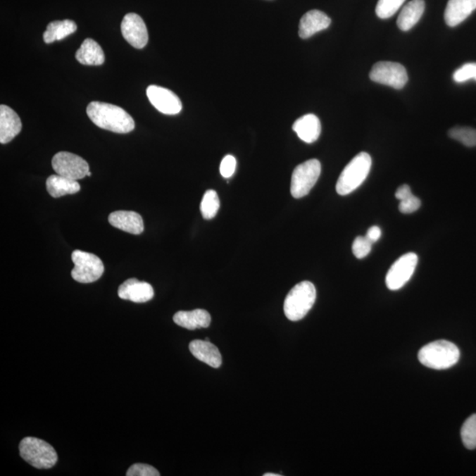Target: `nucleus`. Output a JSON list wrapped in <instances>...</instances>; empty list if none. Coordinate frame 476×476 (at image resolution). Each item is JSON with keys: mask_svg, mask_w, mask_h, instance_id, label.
Wrapping results in <instances>:
<instances>
[{"mask_svg": "<svg viewBox=\"0 0 476 476\" xmlns=\"http://www.w3.org/2000/svg\"><path fill=\"white\" fill-rule=\"evenodd\" d=\"M87 114L94 125L104 130L128 134L135 128L134 118L117 105L92 101L87 108Z\"/></svg>", "mask_w": 476, "mask_h": 476, "instance_id": "obj_1", "label": "nucleus"}, {"mask_svg": "<svg viewBox=\"0 0 476 476\" xmlns=\"http://www.w3.org/2000/svg\"><path fill=\"white\" fill-rule=\"evenodd\" d=\"M461 353L453 342L440 339L422 346L418 359L422 365L433 370H446L456 365Z\"/></svg>", "mask_w": 476, "mask_h": 476, "instance_id": "obj_2", "label": "nucleus"}, {"mask_svg": "<svg viewBox=\"0 0 476 476\" xmlns=\"http://www.w3.org/2000/svg\"><path fill=\"white\" fill-rule=\"evenodd\" d=\"M372 160L368 153L362 152L350 161L336 184V191L342 196L356 191L366 180L372 169Z\"/></svg>", "mask_w": 476, "mask_h": 476, "instance_id": "obj_3", "label": "nucleus"}, {"mask_svg": "<svg viewBox=\"0 0 476 476\" xmlns=\"http://www.w3.org/2000/svg\"><path fill=\"white\" fill-rule=\"evenodd\" d=\"M317 299L313 283L304 281L290 290L284 301L285 316L292 321L303 320L313 307Z\"/></svg>", "mask_w": 476, "mask_h": 476, "instance_id": "obj_4", "label": "nucleus"}, {"mask_svg": "<svg viewBox=\"0 0 476 476\" xmlns=\"http://www.w3.org/2000/svg\"><path fill=\"white\" fill-rule=\"evenodd\" d=\"M20 454L24 461L38 469L54 468L58 461V454L54 447L37 437H27L20 441Z\"/></svg>", "mask_w": 476, "mask_h": 476, "instance_id": "obj_5", "label": "nucleus"}, {"mask_svg": "<svg viewBox=\"0 0 476 476\" xmlns=\"http://www.w3.org/2000/svg\"><path fill=\"white\" fill-rule=\"evenodd\" d=\"M72 261L75 264L72 277L76 282L92 283L98 281L104 275L103 261L96 255L76 250L72 254Z\"/></svg>", "mask_w": 476, "mask_h": 476, "instance_id": "obj_6", "label": "nucleus"}, {"mask_svg": "<svg viewBox=\"0 0 476 476\" xmlns=\"http://www.w3.org/2000/svg\"><path fill=\"white\" fill-rule=\"evenodd\" d=\"M321 173V164L317 159L308 160L293 171L290 192L294 198L306 196L316 184Z\"/></svg>", "mask_w": 476, "mask_h": 476, "instance_id": "obj_7", "label": "nucleus"}, {"mask_svg": "<svg viewBox=\"0 0 476 476\" xmlns=\"http://www.w3.org/2000/svg\"><path fill=\"white\" fill-rule=\"evenodd\" d=\"M370 79L374 82L401 89L407 84L408 76L407 70L399 63L380 61L373 65Z\"/></svg>", "mask_w": 476, "mask_h": 476, "instance_id": "obj_8", "label": "nucleus"}, {"mask_svg": "<svg viewBox=\"0 0 476 476\" xmlns=\"http://www.w3.org/2000/svg\"><path fill=\"white\" fill-rule=\"evenodd\" d=\"M55 173L73 180H80L89 173V163L82 157L69 152H58L51 161Z\"/></svg>", "mask_w": 476, "mask_h": 476, "instance_id": "obj_9", "label": "nucleus"}, {"mask_svg": "<svg viewBox=\"0 0 476 476\" xmlns=\"http://www.w3.org/2000/svg\"><path fill=\"white\" fill-rule=\"evenodd\" d=\"M418 257L414 253H408L399 258L388 271L386 278L387 288L398 290L403 288L414 275Z\"/></svg>", "mask_w": 476, "mask_h": 476, "instance_id": "obj_10", "label": "nucleus"}, {"mask_svg": "<svg viewBox=\"0 0 476 476\" xmlns=\"http://www.w3.org/2000/svg\"><path fill=\"white\" fill-rule=\"evenodd\" d=\"M122 35L125 40L136 49H143L148 44L149 33L144 20L137 13H127L121 23Z\"/></svg>", "mask_w": 476, "mask_h": 476, "instance_id": "obj_11", "label": "nucleus"}, {"mask_svg": "<svg viewBox=\"0 0 476 476\" xmlns=\"http://www.w3.org/2000/svg\"><path fill=\"white\" fill-rule=\"evenodd\" d=\"M150 103L157 111L166 115H177L182 111L180 97L165 87L151 85L146 89Z\"/></svg>", "mask_w": 476, "mask_h": 476, "instance_id": "obj_12", "label": "nucleus"}, {"mask_svg": "<svg viewBox=\"0 0 476 476\" xmlns=\"http://www.w3.org/2000/svg\"><path fill=\"white\" fill-rule=\"evenodd\" d=\"M118 296L134 303H146L155 296L154 289L148 282H139L135 278L128 279L118 288Z\"/></svg>", "mask_w": 476, "mask_h": 476, "instance_id": "obj_13", "label": "nucleus"}, {"mask_svg": "<svg viewBox=\"0 0 476 476\" xmlns=\"http://www.w3.org/2000/svg\"><path fill=\"white\" fill-rule=\"evenodd\" d=\"M22 120L13 108L2 104L0 106V143L12 142L22 131Z\"/></svg>", "mask_w": 476, "mask_h": 476, "instance_id": "obj_14", "label": "nucleus"}, {"mask_svg": "<svg viewBox=\"0 0 476 476\" xmlns=\"http://www.w3.org/2000/svg\"><path fill=\"white\" fill-rule=\"evenodd\" d=\"M331 25V19L320 10L307 12L299 23V37L307 39L320 31L327 30Z\"/></svg>", "mask_w": 476, "mask_h": 476, "instance_id": "obj_15", "label": "nucleus"}, {"mask_svg": "<svg viewBox=\"0 0 476 476\" xmlns=\"http://www.w3.org/2000/svg\"><path fill=\"white\" fill-rule=\"evenodd\" d=\"M111 226L132 234H139L144 231V223L139 213L134 211H115L108 215Z\"/></svg>", "mask_w": 476, "mask_h": 476, "instance_id": "obj_16", "label": "nucleus"}, {"mask_svg": "<svg viewBox=\"0 0 476 476\" xmlns=\"http://www.w3.org/2000/svg\"><path fill=\"white\" fill-rule=\"evenodd\" d=\"M192 356L199 361L206 363L212 368H219L223 363V357L220 350L210 341L195 339L189 345Z\"/></svg>", "mask_w": 476, "mask_h": 476, "instance_id": "obj_17", "label": "nucleus"}, {"mask_svg": "<svg viewBox=\"0 0 476 476\" xmlns=\"http://www.w3.org/2000/svg\"><path fill=\"white\" fill-rule=\"evenodd\" d=\"M475 9L476 0H449L444 12V20L448 26L456 27L468 19Z\"/></svg>", "mask_w": 476, "mask_h": 476, "instance_id": "obj_18", "label": "nucleus"}, {"mask_svg": "<svg viewBox=\"0 0 476 476\" xmlns=\"http://www.w3.org/2000/svg\"><path fill=\"white\" fill-rule=\"evenodd\" d=\"M293 130L303 142L311 144L320 138L321 123L317 115L307 114L297 119L293 125Z\"/></svg>", "mask_w": 476, "mask_h": 476, "instance_id": "obj_19", "label": "nucleus"}, {"mask_svg": "<svg viewBox=\"0 0 476 476\" xmlns=\"http://www.w3.org/2000/svg\"><path fill=\"white\" fill-rule=\"evenodd\" d=\"M175 323L188 330H196L199 328L208 327L211 323V316L208 311L196 309L191 311H178L174 315Z\"/></svg>", "mask_w": 476, "mask_h": 476, "instance_id": "obj_20", "label": "nucleus"}, {"mask_svg": "<svg viewBox=\"0 0 476 476\" xmlns=\"http://www.w3.org/2000/svg\"><path fill=\"white\" fill-rule=\"evenodd\" d=\"M425 0H411L401 10L398 17L397 25L402 31H408L416 25L425 13Z\"/></svg>", "mask_w": 476, "mask_h": 476, "instance_id": "obj_21", "label": "nucleus"}, {"mask_svg": "<svg viewBox=\"0 0 476 476\" xmlns=\"http://www.w3.org/2000/svg\"><path fill=\"white\" fill-rule=\"evenodd\" d=\"M75 58L80 64L85 65H101L105 61L103 49L91 38L84 40L76 51Z\"/></svg>", "mask_w": 476, "mask_h": 476, "instance_id": "obj_22", "label": "nucleus"}, {"mask_svg": "<svg viewBox=\"0 0 476 476\" xmlns=\"http://www.w3.org/2000/svg\"><path fill=\"white\" fill-rule=\"evenodd\" d=\"M46 189L51 197L61 198L65 195L77 194L80 191V185L77 180L57 174L48 177Z\"/></svg>", "mask_w": 476, "mask_h": 476, "instance_id": "obj_23", "label": "nucleus"}, {"mask_svg": "<svg viewBox=\"0 0 476 476\" xmlns=\"http://www.w3.org/2000/svg\"><path fill=\"white\" fill-rule=\"evenodd\" d=\"M76 30L77 25L73 20H55L49 24L46 31L44 33V43L51 44L55 41L63 40L75 33Z\"/></svg>", "mask_w": 476, "mask_h": 476, "instance_id": "obj_24", "label": "nucleus"}, {"mask_svg": "<svg viewBox=\"0 0 476 476\" xmlns=\"http://www.w3.org/2000/svg\"><path fill=\"white\" fill-rule=\"evenodd\" d=\"M220 199L217 192L213 190L206 192L201 203V215L206 220L213 219L218 213Z\"/></svg>", "mask_w": 476, "mask_h": 476, "instance_id": "obj_25", "label": "nucleus"}, {"mask_svg": "<svg viewBox=\"0 0 476 476\" xmlns=\"http://www.w3.org/2000/svg\"><path fill=\"white\" fill-rule=\"evenodd\" d=\"M461 439L465 448L474 450L476 448V415L465 420L461 428Z\"/></svg>", "mask_w": 476, "mask_h": 476, "instance_id": "obj_26", "label": "nucleus"}, {"mask_svg": "<svg viewBox=\"0 0 476 476\" xmlns=\"http://www.w3.org/2000/svg\"><path fill=\"white\" fill-rule=\"evenodd\" d=\"M448 135L455 141L460 142L468 148L476 146V130L471 127H453L448 132Z\"/></svg>", "mask_w": 476, "mask_h": 476, "instance_id": "obj_27", "label": "nucleus"}, {"mask_svg": "<svg viewBox=\"0 0 476 476\" xmlns=\"http://www.w3.org/2000/svg\"><path fill=\"white\" fill-rule=\"evenodd\" d=\"M406 0H379L376 6V13L380 19L391 18L401 8Z\"/></svg>", "mask_w": 476, "mask_h": 476, "instance_id": "obj_28", "label": "nucleus"}, {"mask_svg": "<svg viewBox=\"0 0 476 476\" xmlns=\"http://www.w3.org/2000/svg\"><path fill=\"white\" fill-rule=\"evenodd\" d=\"M372 244L366 237H357L352 246L353 255L359 260L368 256L372 251Z\"/></svg>", "mask_w": 476, "mask_h": 476, "instance_id": "obj_29", "label": "nucleus"}, {"mask_svg": "<svg viewBox=\"0 0 476 476\" xmlns=\"http://www.w3.org/2000/svg\"><path fill=\"white\" fill-rule=\"evenodd\" d=\"M453 78L458 83L465 82L471 79L476 80V63H468L462 65L453 73Z\"/></svg>", "mask_w": 476, "mask_h": 476, "instance_id": "obj_30", "label": "nucleus"}, {"mask_svg": "<svg viewBox=\"0 0 476 476\" xmlns=\"http://www.w3.org/2000/svg\"><path fill=\"white\" fill-rule=\"evenodd\" d=\"M127 476H160L157 469L148 464L137 463L128 469Z\"/></svg>", "mask_w": 476, "mask_h": 476, "instance_id": "obj_31", "label": "nucleus"}, {"mask_svg": "<svg viewBox=\"0 0 476 476\" xmlns=\"http://www.w3.org/2000/svg\"><path fill=\"white\" fill-rule=\"evenodd\" d=\"M422 202L418 197H415V195L411 194L407 199L401 201L400 205H399V210L402 213H412L420 208L421 206Z\"/></svg>", "mask_w": 476, "mask_h": 476, "instance_id": "obj_32", "label": "nucleus"}, {"mask_svg": "<svg viewBox=\"0 0 476 476\" xmlns=\"http://www.w3.org/2000/svg\"><path fill=\"white\" fill-rule=\"evenodd\" d=\"M237 168V160L233 156L227 155L222 161L220 166V173L225 178L233 176Z\"/></svg>", "mask_w": 476, "mask_h": 476, "instance_id": "obj_33", "label": "nucleus"}, {"mask_svg": "<svg viewBox=\"0 0 476 476\" xmlns=\"http://www.w3.org/2000/svg\"><path fill=\"white\" fill-rule=\"evenodd\" d=\"M381 230L380 227L372 226L370 227L368 231H367L366 237L372 242V244L376 243L377 240L380 239L381 237Z\"/></svg>", "mask_w": 476, "mask_h": 476, "instance_id": "obj_34", "label": "nucleus"}, {"mask_svg": "<svg viewBox=\"0 0 476 476\" xmlns=\"http://www.w3.org/2000/svg\"><path fill=\"white\" fill-rule=\"evenodd\" d=\"M411 194L412 192L411 187H409L408 184H404L398 188L396 194H395V197H396L399 201H403V199H407Z\"/></svg>", "mask_w": 476, "mask_h": 476, "instance_id": "obj_35", "label": "nucleus"}, {"mask_svg": "<svg viewBox=\"0 0 476 476\" xmlns=\"http://www.w3.org/2000/svg\"><path fill=\"white\" fill-rule=\"evenodd\" d=\"M282 475L280 474H273V472H267V474H265L264 476H281Z\"/></svg>", "mask_w": 476, "mask_h": 476, "instance_id": "obj_36", "label": "nucleus"}, {"mask_svg": "<svg viewBox=\"0 0 476 476\" xmlns=\"http://www.w3.org/2000/svg\"><path fill=\"white\" fill-rule=\"evenodd\" d=\"M91 176H92V173H91L90 171H89V173H87V177H91Z\"/></svg>", "mask_w": 476, "mask_h": 476, "instance_id": "obj_37", "label": "nucleus"}]
</instances>
